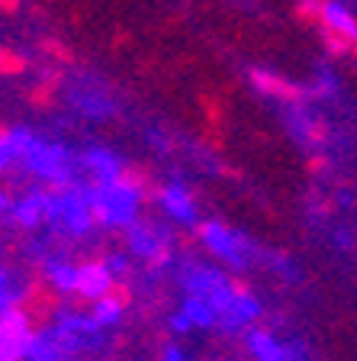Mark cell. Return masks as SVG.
Segmentation results:
<instances>
[{
	"label": "cell",
	"mask_w": 357,
	"mask_h": 361,
	"mask_svg": "<svg viewBox=\"0 0 357 361\" xmlns=\"http://www.w3.org/2000/svg\"><path fill=\"white\" fill-rule=\"evenodd\" d=\"M7 310L13 313V319L20 323V329L26 332L32 345L58 329L61 316H65V281L45 268L42 262L30 264L20 290L7 300Z\"/></svg>",
	"instance_id": "obj_1"
},
{
	"label": "cell",
	"mask_w": 357,
	"mask_h": 361,
	"mask_svg": "<svg viewBox=\"0 0 357 361\" xmlns=\"http://www.w3.org/2000/svg\"><path fill=\"white\" fill-rule=\"evenodd\" d=\"M110 184H113V190L132 197L135 216H149V213L161 210L174 197L171 184H164L158 168L151 161H142V158H129V161L113 168Z\"/></svg>",
	"instance_id": "obj_2"
},
{
	"label": "cell",
	"mask_w": 357,
	"mask_h": 361,
	"mask_svg": "<svg viewBox=\"0 0 357 361\" xmlns=\"http://www.w3.org/2000/svg\"><path fill=\"white\" fill-rule=\"evenodd\" d=\"M110 264H81L65 281V313L75 319H97V300Z\"/></svg>",
	"instance_id": "obj_3"
},
{
	"label": "cell",
	"mask_w": 357,
	"mask_h": 361,
	"mask_svg": "<svg viewBox=\"0 0 357 361\" xmlns=\"http://www.w3.org/2000/svg\"><path fill=\"white\" fill-rule=\"evenodd\" d=\"M196 110H200V142L209 155H225L229 152V123L232 113L219 90L200 87L196 90Z\"/></svg>",
	"instance_id": "obj_4"
},
{
	"label": "cell",
	"mask_w": 357,
	"mask_h": 361,
	"mask_svg": "<svg viewBox=\"0 0 357 361\" xmlns=\"http://www.w3.org/2000/svg\"><path fill=\"white\" fill-rule=\"evenodd\" d=\"M248 84L264 100H274L280 106H293V110L313 104V97H315L313 87H306V84L293 81V78L277 75V71H268V68H248Z\"/></svg>",
	"instance_id": "obj_5"
},
{
	"label": "cell",
	"mask_w": 357,
	"mask_h": 361,
	"mask_svg": "<svg viewBox=\"0 0 357 361\" xmlns=\"http://www.w3.org/2000/svg\"><path fill=\"white\" fill-rule=\"evenodd\" d=\"M322 49H325L332 59H348L351 45L357 42V16L351 10H344L342 4H332L322 20V26L315 30Z\"/></svg>",
	"instance_id": "obj_6"
},
{
	"label": "cell",
	"mask_w": 357,
	"mask_h": 361,
	"mask_svg": "<svg viewBox=\"0 0 357 361\" xmlns=\"http://www.w3.org/2000/svg\"><path fill=\"white\" fill-rule=\"evenodd\" d=\"M135 307V284L129 278V271H113L106 274L104 290H100L97 300V323H106V319H116V316L129 313Z\"/></svg>",
	"instance_id": "obj_7"
},
{
	"label": "cell",
	"mask_w": 357,
	"mask_h": 361,
	"mask_svg": "<svg viewBox=\"0 0 357 361\" xmlns=\"http://www.w3.org/2000/svg\"><path fill=\"white\" fill-rule=\"evenodd\" d=\"M61 94H65V75H61V71H52V68H42V71L23 87L20 97H23V104H26V110L45 116V113L58 110Z\"/></svg>",
	"instance_id": "obj_8"
},
{
	"label": "cell",
	"mask_w": 357,
	"mask_h": 361,
	"mask_svg": "<svg viewBox=\"0 0 357 361\" xmlns=\"http://www.w3.org/2000/svg\"><path fill=\"white\" fill-rule=\"evenodd\" d=\"M36 55L45 68L61 71V75L81 68V55H77V49L68 42V39L55 36V32H42V36H36Z\"/></svg>",
	"instance_id": "obj_9"
},
{
	"label": "cell",
	"mask_w": 357,
	"mask_h": 361,
	"mask_svg": "<svg viewBox=\"0 0 357 361\" xmlns=\"http://www.w3.org/2000/svg\"><path fill=\"white\" fill-rule=\"evenodd\" d=\"M32 68H36V61L26 49L0 39V81H23Z\"/></svg>",
	"instance_id": "obj_10"
},
{
	"label": "cell",
	"mask_w": 357,
	"mask_h": 361,
	"mask_svg": "<svg viewBox=\"0 0 357 361\" xmlns=\"http://www.w3.org/2000/svg\"><path fill=\"white\" fill-rule=\"evenodd\" d=\"M26 345H30L26 332L20 329V323L13 319V313L4 307L0 310V361L13 358V355H23L26 352Z\"/></svg>",
	"instance_id": "obj_11"
},
{
	"label": "cell",
	"mask_w": 357,
	"mask_h": 361,
	"mask_svg": "<svg viewBox=\"0 0 357 361\" xmlns=\"http://www.w3.org/2000/svg\"><path fill=\"white\" fill-rule=\"evenodd\" d=\"M299 135H303L306 149H328L332 139H335V129L322 113H309V116L299 120Z\"/></svg>",
	"instance_id": "obj_12"
},
{
	"label": "cell",
	"mask_w": 357,
	"mask_h": 361,
	"mask_svg": "<svg viewBox=\"0 0 357 361\" xmlns=\"http://www.w3.org/2000/svg\"><path fill=\"white\" fill-rule=\"evenodd\" d=\"M335 0H293V7H290V16L296 26H303V30H319L322 20H325L328 7H332Z\"/></svg>",
	"instance_id": "obj_13"
},
{
	"label": "cell",
	"mask_w": 357,
	"mask_h": 361,
	"mask_svg": "<svg viewBox=\"0 0 357 361\" xmlns=\"http://www.w3.org/2000/svg\"><path fill=\"white\" fill-rule=\"evenodd\" d=\"M225 293H229V300L235 303V307H251L254 303V284L242 271H229V274H225Z\"/></svg>",
	"instance_id": "obj_14"
},
{
	"label": "cell",
	"mask_w": 357,
	"mask_h": 361,
	"mask_svg": "<svg viewBox=\"0 0 357 361\" xmlns=\"http://www.w3.org/2000/svg\"><path fill=\"white\" fill-rule=\"evenodd\" d=\"M332 165H335V161H332L328 149H309L303 158V174L309 180H322L332 174Z\"/></svg>",
	"instance_id": "obj_15"
},
{
	"label": "cell",
	"mask_w": 357,
	"mask_h": 361,
	"mask_svg": "<svg viewBox=\"0 0 357 361\" xmlns=\"http://www.w3.org/2000/svg\"><path fill=\"white\" fill-rule=\"evenodd\" d=\"M81 223H84V229H90V233L104 229L106 223H113L110 203H104V200H87V207H84V213H81Z\"/></svg>",
	"instance_id": "obj_16"
},
{
	"label": "cell",
	"mask_w": 357,
	"mask_h": 361,
	"mask_svg": "<svg viewBox=\"0 0 357 361\" xmlns=\"http://www.w3.org/2000/svg\"><path fill=\"white\" fill-rule=\"evenodd\" d=\"M177 255L174 252V242L171 239H155V245L149 248V255H145V268L149 271H161L171 264V258Z\"/></svg>",
	"instance_id": "obj_17"
},
{
	"label": "cell",
	"mask_w": 357,
	"mask_h": 361,
	"mask_svg": "<svg viewBox=\"0 0 357 361\" xmlns=\"http://www.w3.org/2000/svg\"><path fill=\"white\" fill-rule=\"evenodd\" d=\"M126 49H132V32L123 30V26H116V30H113V36H110V52L113 55H123Z\"/></svg>",
	"instance_id": "obj_18"
},
{
	"label": "cell",
	"mask_w": 357,
	"mask_h": 361,
	"mask_svg": "<svg viewBox=\"0 0 357 361\" xmlns=\"http://www.w3.org/2000/svg\"><path fill=\"white\" fill-rule=\"evenodd\" d=\"M13 139H16V126L10 120H0V155L13 145Z\"/></svg>",
	"instance_id": "obj_19"
},
{
	"label": "cell",
	"mask_w": 357,
	"mask_h": 361,
	"mask_svg": "<svg viewBox=\"0 0 357 361\" xmlns=\"http://www.w3.org/2000/svg\"><path fill=\"white\" fill-rule=\"evenodd\" d=\"M26 0H0V16H20Z\"/></svg>",
	"instance_id": "obj_20"
},
{
	"label": "cell",
	"mask_w": 357,
	"mask_h": 361,
	"mask_svg": "<svg viewBox=\"0 0 357 361\" xmlns=\"http://www.w3.org/2000/svg\"><path fill=\"white\" fill-rule=\"evenodd\" d=\"M348 61H354V65H357V42L351 45V52H348Z\"/></svg>",
	"instance_id": "obj_21"
},
{
	"label": "cell",
	"mask_w": 357,
	"mask_h": 361,
	"mask_svg": "<svg viewBox=\"0 0 357 361\" xmlns=\"http://www.w3.org/2000/svg\"><path fill=\"white\" fill-rule=\"evenodd\" d=\"M4 361H30V355L23 352V355H13V358H4Z\"/></svg>",
	"instance_id": "obj_22"
},
{
	"label": "cell",
	"mask_w": 357,
	"mask_h": 361,
	"mask_svg": "<svg viewBox=\"0 0 357 361\" xmlns=\"http://www.w3.org/2000/svg\"><path fill=\"white\" fill-rule=\"evenodd\" d=\"M42 4H58V0H42Z\"/></svg>",
	"instance_id": "obj_23"
},
{
	"label": "cell",
	"mask_w": 357,
	"mask_h": 361,
	"mask_svg": "<svg viewBox=\"0 0 357 361\" xmlns=\"http://www.w3.org/2000/svg\"><path fill=\"white\" fill-rule=\"evenodd\" d=\"M354 248H357V229H354Z\"/></svg>",
	"instance_id": "obj_24"
},
{
	"label": "cell",
	"mask_w": 357,
	"mask_h": 361,
	"mask_svg": "<svg viewBox=\"0 0 357 361\" xmlns=\"http://www.w3.org/2000/svg\"><path fill=\"white\" fill-rule=\"evenodd\" d=\"M251 4H258V0H251Z\"/></svg>",
	"instance_id": "obj_25"
}]
</instances>
